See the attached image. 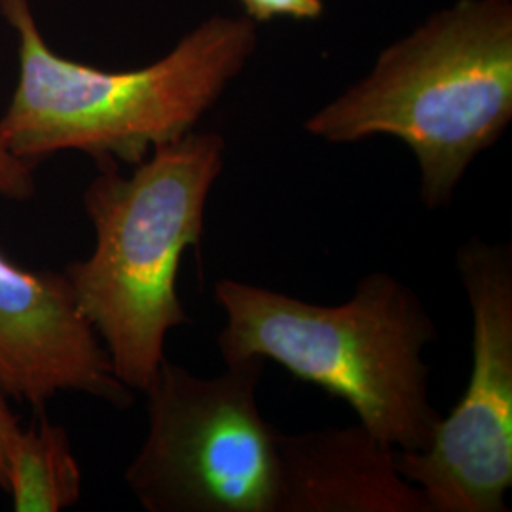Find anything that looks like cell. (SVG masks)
I'll return each instance as SVG.
<instances>
[{"instance_id":"obj_1","label":"cell","mask_w":512,"mask_h":512,"mask_svg":"<svg viewBox=\"0 0 512 512\" xmlns=\"http://www.w3.org/2000/svg\"><path fill=\"white\" fill-rule=\"evenodd\" d=\"M215 300L226 315L217 340L226 365L274 361L348 403L359 423L395 450H423L433 440L442 414L431 403L421 353L437 340V327L420 296L395 275H365L338 306L236 279H220Z\"/></svg>"},{"instance_id":"obj_2","label":"cell","mask_w":512,"mask_h":512,"mask_svg":"<svg viewBox=\"0 0 512 512\" xmlns=\"http://www.w3.org/2000/svg\"><path fill=\"white\" fill-rule=\"evenodd\" d=\"M19 37V80L0 137L27 164L78 150L101 165H137L194 131L256 48L253 19H207L173 52L137 71L110 73L55 54L29 0H0Z\"/></svg>"},{"instance_id":"obj_3","label":"cell","mask_w":512,"mask_h":512,"mask_svg":"<svg viewBox=\"0 0 512 512\" xmlns=\"http://www.w3.org/2000/svg\"><path fill=\"white\" fill-rule=\"evenodd\" d=\"M222 165L224 139L190 131L154 148L128 177L103 164L84 192L95 247L65 275L116 378L131 391L147 389L165 361L167 334L190 323L177 293L179 266L186 249L202 243Z\"/></svg>"},{"instance_id":"obj_4","label":"cell","mask_w":512,"mask_h":512,"mask_svg":"<svg viewBox=\"0 0 512 512\" xmlns=\"http://www.w3.org/2000/svg\"><path fill=\"white\" fill-rule=\"evenodd\" d=\"M511 120V0H458L384 50L304 128L327 143L403 141L420 164L421 200L440 209Z\"/></svg>"},{"instance_id":"obj_5","label":"cell","mask_w":512,"mask_h":512,"mask_svg":"<svg viewBox=\"0 0 512 512\" xmlns=\"http://www.w3.org/2000/svg\"><path fill=\"white\" fill-rule=\"evenodd\" d=\"M262 372L249 359L200 378L165 359L143 391L147 437L124 475L143 509L277 512L281 431L258 408Z\"/></svg>"},{"instance_id":"obj_6","label":"cell","mask_w":512,"mask_h":512,"mask_svg":"<svg viewBox=\"0 0 512 512\" xmlns=\"http://www.w3.org/2000/svg\"><path fill=\"white\" fill-rule=\"evenodd\" d=\"M473 315L467 389L423 450H397L431 512H505L512 488V249L471 238L456 253Z\"/></svg>"},{"instance_id":"obj_7","label":"cell","mask_w":512,"mask_h":512,"mask_svg":"<svg viewBox=\"0 0 512 512\" xmlns=\"http://www.w3.org/2000/svg\"><path fill=\"white\" fill-rule=\"evenodd\" d=\"M0 387L37 410L65 391L122 410L133 403V391L116 378L99 336L78 310L65 272L25 270L2 253Z\"/></svg>"},{"instance_id":"obj_8","label":"cell","mask_w":512,"mask_h":512,"mask_svg":"<svg viewBox=\"0 0 512 512\" xmlns=\"http://www.w3.org/2000/svg\"><path fill=\"white\" fill-rule=\"evenodd\" d=\"M277 512H431L397 467V450L359 421L279 437Z\"/></svg>"},{"instance_id":"obj_9","label":"cell","mask_w":512,"mask_h":512,"mask_svg":"<svg viewBox=\"0 0 512 512\" xmlns=\"http://www.w3.org/2000/svg\"><path fill=\"white\" fill-rule=\"evenodd\" d=\"M16 512H59L78 503L82 469L65 427L38 418L19 427L6 454V486Z\"/></svg>"},{"instance_id":"obj_10","label":"cell","mask_w":512,"mask_h":512,"mask_svg":"<svg viewBox=\"0 0 512 512\" xmlns=\"http://www.w3.org/2000/svg\"><path fill=\"white\" fill-rule=\"evenodd\" d=\"M33 165L12 154L0 137V196L12 202H27L35 196Z\"/></svg>"},{"instance_id":"obj_11","label":"cell","mask_w":512,"mask_h":512,"mask_svg":"<svg viewBox=\"0 0 512 512\" xmlns=\"http://www.w3.org/2000/svg\"><path fill=\"white\" fill-rule=\"evenodd\" d=\"M245 16L253 21L277 18L317 19L323 16V0H239Z\"/></svg>"},{"instance_id":"obj_12","label":"cell","mask_w":512,"mask_h":512,"mask_svg":"<svg viewBox=\"0 0 512 512\" xmlns=\"http://www.w3.org/2000/svg\"><path fill=\"white\" fill-rule=\"evenodd\" d=\"M18 429V418H16V414L10 408L8 395L0 387V490H4V486H6V454H8V446H10V442L14 439V435L18 433Z\"/></svg>"}]
</instances>
